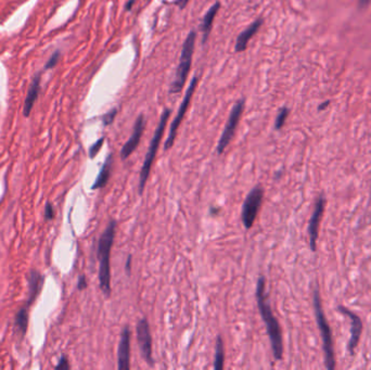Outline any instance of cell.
Here are the masks:
<instances>
[{
  "mask_svg": "<svg viewBox=\"0 0 371 370\" xmlns=\"http://www.w3.org/2000/svg\"><path fill=\"white\" fill-rule=\"evenodd\" d=\"M132 261H133L132 255H128L126 264H125V270L128 276H130V273H132Z\"/></svg>",
  "mask_w": 371,
  "mask_h": 370,
  "instance_id": "cell-28",
  "label": "cell"
},
{
  "mask_svg": "<svg viewBox=\"0 0 371 370\" xmlns=\"http://www.w3.org/2000/svg\"><path fill=\"white\" fill-rule=\"evenodd\" d=\"M339 311L343 315H345V316H348L350 318V321H352V329H350V339H349V342H348V352L353 355L354 349L356 348L357 343H358L360 334H361V331H362V323H361L360 318L357 316V315H355L354 313L348 311L347 308L340 306Z\"/></svg>",
  "mask_w": 371,
  "mask_h": 370,
  "instance_id": "cell-13",
  "label": "cell"
},
{
  "mask_svg": "<svg viewBox=\"0 0 371 370\" xmlns=\"http://www.w3.org/2000/svg\"><path fill=\"white\" fill-rule=\"evenodd\" d=\"M255 296H256L258 311L266 325L267 333L268 335H269L273 357L276 360H280L281 358H283V354H284L283 335H281V329H280L278 320L276 317H274V315L271 310V306L269 302H268V297L266 293V279L264 276H259L257 279Z\"/></svg>",
  "mask_w": 371,
  "mask_h": 370,
  "instance_id": "cell-1",
  "label": "cell"
},
{
  "mask_svg": "<svg viewBox=\"0 0 371 370\" xmlns=\"http://www.w3.org/2000/svg\"><path fill=\"white\" fill-rule=\"evenodd\" d=\"M219 211H221V209L219 208H211L210 212H211V215H217L219 213Z\"/></svg>",
  "mask_w": 371,
  "mask_h": 370,
  "instance_id": "cell-31",
  "label": "cell"
},
{
  "mask_svg": "<svg viewBox=\"0 0 371 370\" xmlns=\"http://www.w3.org/2000/svg\"><path fill=\"white\" fill-rule=\"evenodd\" d=\"M60 58H61V52L59 50L54 51L52 53V56L49 58V60H48L47 63L45 64L44 70H50V68L56 67L57 64H58V62L60 61Z\"/></svg>",
  "mask_w": 371,
  "mask_h": 370,
  "instance_id": "cell-23",
  "label": "cell"
},
{
  "mask_svg": "<svg viewBox=\"0 0 371 370\" xmlns=\"http://www.w3.org/2000/svg\"><path fill=\"white\" fill-rule=\"evenodd\" d=\"M219 9H221V3L216 2L214 5L211 7V8L208 10V12L205 13V16L203 17L202 24H201L202 44H205L206 42H208V39L210 37V34L212 32L213 23H214V20L216 18V15L218 13Z\"/></svg>",
  "mask_w": 371,
  "mask_h": 370,
  "instance_id": "cell-18",
  "label": "cell"
},
{
  "mask_svg": "<svg viewBox=\"0 0 371 370\" xmlns=\"http://www.w3.org/2000/svg\"><path fill=\"white\" fill-rule=\"evenodd\" d=\"M130 330L128 327L123 329L118 348V368L120 370L130 369Z\"/></svg>",
  "mask_w": 371,
  "mask_h": 370,
  "instance_id": "cell-12",
  "label": "cell"
},
{
  "mask_svg": "<svg viewBox=\"0 0 371 370\" xmlns=\"http://www.w3.org/2000/svg\"><path fill=\"white\" fill-rule=\"evenodd\" d=\"M113 164H114V155L112 153H110L106 159L105 163H103V165L101 166L99 175L97 176L95 182L92 183V186H91L92 190L101 189L107 186L110 177H111V174H112Z\"/></svg>",
  "mask_w": 371,
  "mask_h": 370,
  "instance_id": "cell-17",
  "label": "cell"
},
{
  "mask_svg": "<svg viewBox=\"0 0 371 370\" xmlns=\"http://www.w3.org/2000/svg\"><path fill=\"white\" fill-rule=\"evenodd\" d=\"M329 105V101H327V102H325V104H322L320 107H319V110H324L327 106Z\"/></svg>",
  "mask_w": 371,
  "mask_h": 370,
  "instance_id": "cell-33",
  "label": "cell"
},
{
  "mask_svg": "<svg viewBox=\"0 0 371 370\" xmlns=\"http://www.w3.org/2000/svg\"><path fill=\"white\" fill-rule=\"evenodd\" d=\"M170 113H171V111L169 109L164 110L162 115H161V118H160L159 125H157L155 132H154V135L152 137V139H151L149 149L147 151L146 157H144V161H143L142 167H141V170H140V177H139V195L140 196H142L144 187H146V183L149 179L150 172H151V166H152V164L154 162L157 149H159V147H160V143H161V140H162L163 135H164L165 127H166V124L168 122Z\"/></svg>",
  "mask_w": 371,
  "mask_h": 370,
  "instance_id": "cell-4",
  "label": "cell"
},
{
  "mask_svg": "<svg viewBox=\"0 0 371 370\" xmlns=\"http://www.w3.org/2000/svg\"><path fill=\"white\" fill-rule=\"evenodd\" d=\"M27 286H29V293H27L26 299V306L30 307L41 292V289L44 287V276L38 270L33 269L27 275Z\"/></svg>",
  "mask_w": 371,
  "mask_h": 370,
  "instance_id": "cell-14",
  "label": "cell"
},
{
  "mask_svg": "<svg viewBox=\"0 0 371 370\" xmlns=\"http://www.w3.org/2000/svg\"><path fill=\"white\" fill-rule=\"evenodd\" d=\"M197 85H198V77L195 76L194 78L191 79L190 84L187 88V90H186V95H184V97L182 99V102L180 104L179 110H178V112H177V115L175 116L174 121L171 122V124H170L168 137H167V139H166V141H165V145H164L165 151H166V150H168V149H170L174 145L176 136H177V131H178V128H179L181 122H182L184 115H186V112H187V110L189 108L190 101H191L192 97H194Z\"/></svg>",
  "mask_w": 371,
  "mask_h": 370,
  "instance_id": "cell-8",
  "label": "cell"
},
{
  "mask_svg": "<svg viewBox=\"0 0 371 370\" xmlns=\"http://www.w3.org/2000/svg\"><path fill=\"white\" fill-rule=\"evenodd\" d=\"M115 236L116 222L112 219L99 239L97 250L100 289L107 297H110V294H111V264H110V259H111V251Z\"/></svg>",
  "mask_w": 371,
  "mask_h": 370,
  "instance_id": "cell-2",
  "label": "cell"
},
{
  "mask_svg": "<svg viewBox=\"0 0 371 370\" xmlns=\"http://www.w3.org/2000/svg\"><path fill=\"white\" fill-rule=\"evenodd\" d=\"M314 308H315L316 319H317V324H318L319 330L321 333L322 342H324L326 366L328 369L332 370L335 367V359H334V354H333L331 330H330L328 321L325 317L324 312H322V306H321V301H320L318 289H315L314 291Z\"/></svg>",
  "mask_w": 371,
  "mask_h": 370,
  "instance_id": "cell-5",
  "label": "cell"
},
{
  "mask_svg": "<svg viewBox=\"0 0 371 370\" xmlns=\"http://www.w3.org/2000/svg\"><path fill=\"white\" fill-rule=\"evenodd\" d=\"M116 114H118V109H113L110 112H108L107 114L103 115V118H102L103 125H105V126L111 125L112 123L114 122L115 118H116Z\"/></svg>",
  "mask_w": 371,
  "mask_h": 370,
  "instance_id": "cell-24",
  "label": "cell"
},
{
  "mask_svg": "<svg viewBox=\"0 0 371 370\" xmlns=\"http://www.w3.org/2000/svg\"><path fill=\"white\" fill-rule=\"evenodd\" d=\"M262 25H263V19H257L247 26L242 33H240L236 40L235 51L236 52L245 51L247 48V44L250 43V40L253 38V36H255V34L259 31Z\"/></svg>",
  "mask_w": 371,
  "mask_h": 370,
  "instance_id": "cell-15",
  "label": "cell"
},
{
  "mask_svg": "<svg viewBox=\"0 0 371 370\" xmlns=\"http://www.w3.org/2000/svg\"><path fill=\"white\" fill-rule=\"evenodd\" d=\"M264 200V189L260 186L254 187L249 195L246 196L242 205V223L245 229H251L253 227L255 219L257 217L258 211L262 207Z\"/></svg>",
  "mask_w": 371,
  "mask_h": 370,
  "instance_id": "cell-7",
  "label": "cell"
},
{
  "mask_svg": "<svg viewBox=\"0 0 371 370\" xmlns=\"http://www.w3.org/2000/svg\"><path fill=\"white\" fill-rule=\"evenodd\" d=\"M87 288V280H86V276L85 275H81L79 276L78 278V282H77V289L79 291H82L85 290Z\"/></svg>",
  "mask_w": 371,
  "mask_h": 370,
  "instance_id": "cell-27",
  "label": "cell"
},
{
  "mask_svg": "<svg viewBox=\"0 0 371 370\" xmlns=\"http://www.w3.org/2000/svg\"><path fill=\"white\" fill-rule=\"evenodd\" d=\"M225 360V352H224V343L221 335H218L216 340V348H215V358H214V368L217 370H222L224 368Z\"/></svg>",
  "mask_w": 371,
  "mask_h": 370,
  "instance_id": "cell-20",
  "label": "cell"
},
{
  "mask_svg": "<svg viewBox=\"0 0 371 370\" xmlns=\"http://www.w3.org/2000/svg\"><path fill=\"white\" fill-rule=\"evenodd\" d=\"M371 0H359V8H362V7H366Z\"/></svg>",
  "mask_w": 371,
  "mask_h": 370,
  "instance_id": "cell-32",
  "label": "cell"
},
{
  "mask_svg": "<svg viewBox=\"0 0 371 370\" xmlns=\"http://www.w3.org/2000/svg\"><path fill=\"white\" fill-rule=\"evenodd\" d=\"M29 307H22L16 315V326L18 331L21 333V337H24L27 332V327H29Z\"/></svg>",
  "mask_w": 371,
  "mask_h": 370,
  "instance_id": "cell-19",
  "label": "cell"
},
{
  "mask_svg": "<svg viewBox=\"0 0 371 370\" xmlns=\"http://www.w3.org/2000/svg\"><path fill=\"white\" fill-rule=\"evenodd\" d=\"M103 142H105V137H101L100 139H98L90 148H89V157H90V159H95V157L97 156V154L99 153L103 146Z\"/></svg>",
  "mask_w": 371,
  "mask_h": 370,
  "instance_id": "cell-22",
  "label": "cell"
},
{
  "mask_svg": "<svg viewBox=\"0 0 371 370\" xmlns=\"http://www.w3.org/2000/svg\"><path fill=\"white\" fill-rule=\"evenodd\" d=\"M56 369L57 370H68V369H71V366H70V364H68V360H67V358H66V356H62V357L60 358V360H59V364L56 366Z\"/></svg>",
  "mask_w": 371,
  "mask_h": 370,
  "instance_id": "cell-26",
  "label": "cell"
},
{
  "mask_svg": "<svg viewBox=\"0 0 371 370\" xmlns=\"http://www.w3.org/2000/svg\"><path fill=\"white\" fill-rule=\"evenodd\" d=\"M144 127H146V120H144L143 114H140L135 122L134 131H133L132 136L129 137V139L125 142V145L123 146L121 150V160L122 161L127 160L128 157L134 153L137 147H138L140 140H141V137L143 135Z\"/></svg>",
  "mask_w": 371,
  "mask_h": 370,
  "instance_id": "cell-10",
  "label": "cell"
},
{
  "mask_svg": "<svg viewBox=\"0 0 371 370\" xmlns=\"http://www.w3.org/2000/svg\"><path fill=\"white\" fill-rule=\"evenodd\" d=\"M40 83H41V72L37 73L35 76H34L29 90H27L23 106V115L25 118H29L34 108V105H35V102L38 99V96L40 92Z\"/></svg>",
  "mask_w": 371,
  "mask_h": 370,
  "instance_id": "cell-16",
  "label": "cell"
},
{
  "mask_svg": "<svg viewBox=\"0 0 371 370\" xmlns=\"http://www.w3.org/2000/svg\"><path fill=\"white\" fill-rule=\"evenodd\" d=\"M137 340H138L139 348L143 359L147 361L149 366L154 365L152 357V337H151L150 326L147 319L141 318L136 327Z\"/></svg>",
  "mask_w": 371,
  "mask_h": 370,
  "instance_id": "cell-9",
  "label": "cell"
},
{
  "mask_svg": "<svg viewBox=\"0 0 371 370\" xmlns=\"http://www.w3.org/2000/svg\"><path fill=\"white\" fill-rule=\"evenodd\" d=\"M197 40V34L195 31H191L187 38H186L184 43L182 45L181 54L179 59V64L176 70L175 78L173 83L170 85L169 94H179L186 84V80L188 78V75L190 73V68L192 64V59H194L195 52V45Z\"/></svg>",
  "mask_w": 371,
  "mask_h": 370,
  "instance_id": "cell-3",
  "label": "cell"
},
{
  "mask_svg": "<svg viewBox=\"0 0 371 370\" xmlns=\"http://www.w3.org/2000/svg\"><path fill=\"white\" fill-rule=\"evenodd\" d=\"M135 2H136V0H129V2H128V3L126 4V6H125V9H126L127 11H130V10H132V7L134 6Z\"/></svg>",
  "mask_w": 371,
  "mask_h": 370,
  "instance_id": "cell-30",
  "label": "cell"
},
{
  "mask_svg": "<svg viewBox=\"0 0 371 370\" xmlns=\"http://www.w3.org/2000/svg\"><path fill=\"white\" fill-rule=\"evenodd\" d=\"M188 3H189V0H177V4L178 6H179L180 9H183L184 7L188 5Z\"/></svg>",
  "mask_w": 371,
  "mask_h": 370,
  "instance_id": "cell-29",
  "label": "cell"
},
{
  "mask_svg": "<svg viewBox=\"0 0 371 370\" xmlns=\"http://www.w3.org/2000/svg\"><path fill=\"white\" fill-rule=\"evenodd\" d=\"M244 106H245V100L241 99V100H238L235 104V106L232 107L230 114H229L228 121H227V123H226V126H225L221 138H219L218 143H217L216 151H217L218 154L224 153L226 148L229 146L230 141L232 140L233 136H235L237 127L239 125V122H240V120H241V116H242L243 110H244Z\"/></svg>",
  "mask_w": 371,
  "mask_h": 370,
  "instance_id": "cell-6",
  "label": "cell"
},
{
  "mask_svg": "<svg viewBox=\"0 0 371 370\" xmlns=\"http://www.w3.org/2000/svg\"><path fill=\"white\" fill-rule=\"evenodd\" d=\"M288 115H289V109L288 108H283L280 110L278 115H277V118H276V122H274V128H276L277 131H279V129H281L284 127Z\"/></svg>",
  "mask_w": 371,
  "mask_h": 370,
  "instance_id": "cell-21",
  "label": "cell"
},
{
  "mask_svg": "<svg viewBox=\"0 0 371 370\" xmlns=\"http://www.w3.org/2000/svg\"><path fill=\"white\" fill-rule=\"evenodd\" d=\"M54 214H56V212H54L53 205L51 203H49V202H47L46 207H45V210H44L45 221H51V219L54 218Z\"/></svg>",
  "mask_w": 371,
  "mask_h": 370,
  "instance_id": "cell-25",
  "label": "cell"
},
{
  "mask_svg": "<svg viewBox=\"0 0 371 370\" xmlns=\"http://www.w3.org/2000/svg\"><path fill=\"white\" fill-rule=\"evenodd\" d=\"M324 208H325V199L321 196L318 198L317 202H316L314 213L312 215L311 221H309V244H311L312 251H316V242H317L318 238V229H319V223L324 213Z\"/></svg>",
  "mask_w": 371,
  "mask_h": 370,
  "instance_id": "cell-11",
  "label": "cell"
}]
</instances>
